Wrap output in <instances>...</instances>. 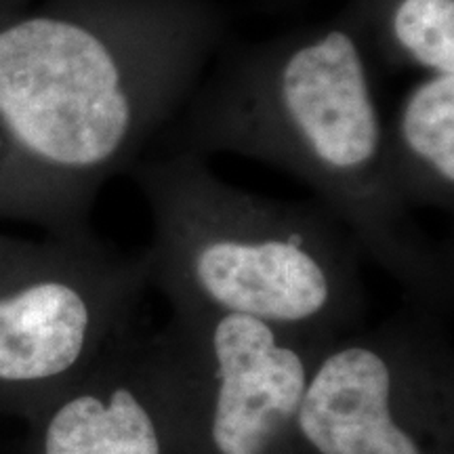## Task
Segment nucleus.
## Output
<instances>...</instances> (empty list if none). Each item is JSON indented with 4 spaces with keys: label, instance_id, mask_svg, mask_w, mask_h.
I'll list each match as a JSON object with an SVG mask.
<instances>
[{
    "label": "nucleus",
    "instance_id": "1",
    "mask_svg": "<svg viewBox=\"0 0 454 454\" xmlns=\"http://www.w3.org/2000/svg\"><path fill=\"white\" fill-rule=\"evenodd\" d=\"M213 0H32L0 24V215L87 234L223 41Z\"/></svg>",
    "mask_w": 454,
    "mask_h": 454
},
{
    "label": "nucleus",
    "instance_id": "2",
    "mask_svg": "<svg viewBox=\"0 0 454 454\" xmlns=\"http://www.w3.org/2000/svg\"><path fill=\"white\" fill-rule=\"evenodd\" d=\"M374 57L348 9L238 49L162 130V154H236L311 187L427 314L452 308V253L421 230L391 177Z\"/></svg>",
    "mask_w": 454,
    "mask_h": 454
},
{
    "label": "nucleus",
    "instance_id": "3",
    "mask_svg": "<svg viewBox=\"0 0 454 454\" xmlns=\"http://www.w3.org/2000/svg\"><path fill=\"white\" fill-rule=\"evenodd\" d=\"M127 175L152 215L147 280L170 311L251 316L320 340L360 328L362 251L325 207L240 190L181 152Z\"/></svg>",
    "mask_w": 454,
    "mask_h": 454
},
{
    "label": "nucleus",
    "instance_id": "4",
    "mask_svg": "<svg viewBox=\"0 0 454 454\" xmlns=\"http://www.w3.org/2000/svg\"><path fill=\"white\" fill-rule=\"evenodd\" d=\"M150 340L187 454H301L297 414L333 340L219 311H170Z\"/></svg>",
    "mask_w": 454,
    "mask_h": 454
},
{
    "label": "nucleus",
    "instance_id": "5",
    "mask_svg": "<svg viewBox=\"0 0 454 454\" xmlns=\"http://www.w3.org/2000/svg\"><path fill=\"white\" fill-rule=\"evenodd\" d=\"M147 286L144 253L90 231L43 244L0 238V387L81 381L133 337Z\"/></svg>",
    "mask_w": 454,
    "mask_h": 454
},
{
    "label": "nucleus",
    "instance_id": "6",
    "mask_svg": "<svg viewBox=\"0 0 454 454\" xmlns=\"http://www.w3.org/2000/svg\"><path fill=\"white\" fill-rule=\"evenodd\" d=\"M421 316L326 345L297 414L301 454H454L452 351Z\"/></svg>",
    "mask_w": 454,
    "mask_h": 454
},
{
    "label": "nucleus",
    "instance_id": "7",
    "mask_svg": "<svg viewBox=\"0 0 454 454\" xmlns=\"http://www.w3.org/2000/svg\"><path fill=\"white\" fill-rule=\"evenodd\" d=\"M38 454H187L150 339L133 334L61 394Z\"/></svg>",
    "mask_w": 454,
    "mask_h": 454
},
{
    "label": "nucleus",
    "instance_id": "8",
    "mask_svg": "<svg viewBox=\"0 0 454 454\" xmlns=\"http://www.w3.org/2000/svg\"><path fill=\"white\" fill-rule=\"evenodd\" d=\"M391 177L408 208H454V74H425L389 121Z\"/></svg>",
    "mask_w": 454,
    "mask_h": 454
},
{
    "label": "nucleus",
    "instance_id": "9",
    "mask_svg": "<svg viewBox=\"0 0 454 454\" xmlns=\"http://www.w3.org/2000/svg\"><path fill=\"white\" fill-rule=\"evenodd\" d=\"M348 11L383 64L454 74V0H351Z\"/></svg>",
    "mask_w": 454,
    "mask_h": 454
},
{
    "label": "nucleus",
    "instance_id": "10",
    "mask_svg": "<svg viewBox=\"0 0 454 454\" xmlns=\"http://www.w3.org/2000/svg\"><path fill=\"white\" fill-rule=\"evenodd\" d=\"M30 3L32 0H0V24H3L4 20H9L15 11L24 9L26 4H30Z\"/></svg>",
    "mask_w": 454,
    "mask_h": 454
}]
</instances>
